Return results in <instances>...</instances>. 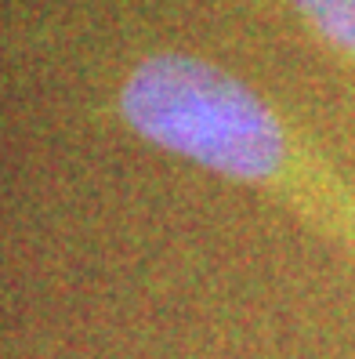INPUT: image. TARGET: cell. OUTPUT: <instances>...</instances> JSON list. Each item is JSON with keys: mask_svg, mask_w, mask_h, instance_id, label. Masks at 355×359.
<instances>
[{"mask_svg": "<svg viewBox=\"0 0 355 359\" xmlns=\"http://www.w3.org/2000/svg\"><path fill=\"white\" fill-rule=\"evenodd\" d=\"M120 113L156 149L193 160L221 178L246 182L326 215L348 229V207L308 175L279 116L246 88L193 55H153L127 76Z\"/></svg>", "mask_w": 355, "mask_h": 359, "instance_id": "1", "label": "cell"}, {"mask_svg": "<svg viewBox=\"0 0 355 359\" xmlns=\"http://www.w3.org/2000/svg\"><path fill=\"white\" fill-rule=\"evenodd\" d=\"M298 8L323 40L355 55V0H298Z\"/></svg>", "mask_w": 355, "mask_h": 359, "instance_id": "2", "label": "cell"}]
</instances>
